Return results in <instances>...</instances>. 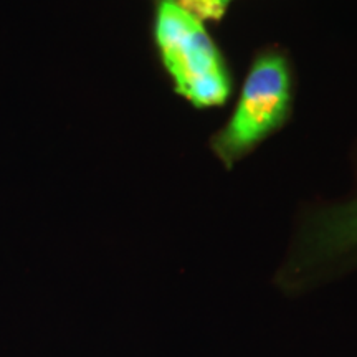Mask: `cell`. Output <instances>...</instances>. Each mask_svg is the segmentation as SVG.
<instances>
[{
  "mask_svg": "<svg viewBox=\"0 0 357 357\" xmlns=\"http://www.w3.org/2000/svg\"><path fill=\"white\" fill-rule=\"evenodd\" d=\"M155 40L182 96L200 108L222 105L227 100L230 91L227 70L202 22L171 0H162Z\"/></svg>",
  "mask_w": 357,
  "mask_h": 357,
  "instance_id": "1",
  "label": "cell"
},
{
  "mask_svg": "<svg viewBox=\"0 0 357 357\" xmlns=\"http://www.w3.org/2000/svg\"><path fill=\"white\" fill-rule=\"evenodd\" d=\"M289 105V75L280 56H263L253 65L238 106L215 142L227 162L240 158L278 128Z\"/></svg>",
  "mask_w": 357,
  "mask_h": 357,
  "instance_id": "2",
  "label": "cell"
},
{
  "mask_svg": "<svg viewBox=\"0 0 357 357\" xmlns=\"http://www.w3.org/2000/svg\"><path fill=\"white\" fill-rule=\"evenodd\" d=\"M171 2L202 22L220 19L231 0H171Z\"/></svg>",
  "mask_w": 357,
  "mask_h": 357,
  "instance_id": "3",
  "label": "cell"
},
{
  "mask_svg": "<svg viewBox=\"0 0 357 357\" xmlns=\"http://www.w3.org/2000/svg\"><path fill=\"white\" fill-rule=\"evenodd\" d=\"M334 243H351L357 240V211L352 212V215L344 218L333 231Z\"/></svg>",
  "mask_w": 357,
  "mask_h": 357,
  "instance_id": "4",
  "label": "cell"
}]
</instances>
